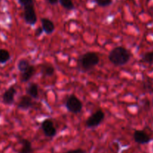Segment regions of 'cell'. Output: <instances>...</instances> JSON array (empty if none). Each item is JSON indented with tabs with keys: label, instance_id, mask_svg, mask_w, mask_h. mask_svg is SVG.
<instances>
[{
	"label": "cell",
	"instance_id": "6da1fadb",
	"mask_svg": "<svg viewBox=\"0 0 153 153\" xmlns=\"http://www.w3.org/2000/svg\"><path fill=\"white\" fill-rule=\"evenodd\" d=\"M131 58V54L123 46H117L110 52L108 59L112 64L117 67H122L128 64Z\"/></svg>",
	"mask_w": 153,
	"mask_h": 153
},
{
	"label": "cell",
	"instance_id": "7a4b0ae2",
	"mask_svg": "<svg viewBox=\"0 0 153 153\" xmlns=\"http://www.w3.org/2000/svg\"><path fill=\"white\" fill-rule=\"evenodd\" d=\"M100 56L96 52H85L78 59V67L82 72L89 71L100 63Z\"/></svg>",
	"mask_w": 153,
	"mask_h": 153
},
{
	"label": "cell",
	"instance_id": "3957f363",
	"mask_svg": "<svg viewBox=\"0 0 153 153\" xmlns=\"http://www.w3.org/2000/svg\"><path fill=\"white\" fill-rule=\"evenodd\" d=\"M66 108L71 113L78 114L82 111L83 105L82 101L78 97L74 95H71L66 101Z\"/></svg>",
	"mask_w": 153,
	"mask_h": 153
},
{
	"label": "cell",
	"instance_id": "277c9868",
	"mask_svg": "<svg viewBox=\"0 0 153 153\" xmlns=\"http://www.w3.org/2000/svg\"><path fill=\"white\" fill-rule=\"evenodd\" d=\"M105 118V113L102 110L99 109L90 116L86 120V126L88 128H96L99 126Z\"/></svg>",
	"mask_w": 153,
	"mask_h": 153
},
{
	"label": "cell",
	"instance_id": "5b68a950",
	"mask_svg": "<svg viewBox=\"0 0 153 153\" xmlns=\"http://www.w3.org/2000/svg\"><path fill=\"white\" fill-rule=\"evenodd\" d=\"M23 18L27 24L31 25H34L37 21V14H36L35 10H34V4L33 5L27 6L23 7Z\"/></svg>",
	"mask_w": 153,
	"mask_h": 153
},
{
	"label": "cell",
	"instance_id": "8992f818",
	"mask_svg": "<svg viewBox=\"0 0 153 153\" xmlns=\"http://www.w3.org/2000/svg\"><path fill=\"white\" fill-rule=\"evenodd\" d=\"M41 128L45 135L48 137H54L56 135L57 130L53 122L50 120H45L42 122Z\"/></svg>",
	"mask_w": 153,
	"mask_h": 153
},
{
	"label": "cell",
	"instance_id": "52a82bcc",
	"mask_svg": "<svg viewBox=\"0 0 153 153\" xmlns=\"http://www.w3.org/2000/svg\"><path fill=\"white\" fill-rule=\"evenodd\" d=\"M133 137L134 141L138 144H146L152 140L150 136L142 130H135Z\"/></svg>",
	"mask_w": 153,
	"mask_h": 153
},
{
	"label": "cell",
	"instance_id": "ba28073f",
	"mask_svg": "<svg viewBox=\"0 0 153 153\" xmlns=\"http://www.w3.org/2000/svg\"><path fill=\"white\" fill-rule=\"evenodd\" d=\"M16 94V90L14 86H10L2 95V102L7 105H10L14 102V97Z\"/></svg>",
	"mask_w": 153,
	"mask_h": 153
},
{
	"label": "cell",
	"instance_id": "9c48e42d",
	"mask_svg": "<svg viewBox=\"0 0 153 153\" xmlns=\"http://www.w3.org/2000/svg\"><path fill=\"white\" fill-rule=\"evenodd\" d=\"M33 105L32 98L28 95L22 96L17 103V108L23 111H27Z\"/></svg>",
	"mask_w": 153,
	"mask_h": 153
},
{
	"label": "cell",
	"instance_id": "30bf717a",
	"mask_svg": "<svg viewBox=\"0 0 153 153\" xmlns=\"http://www.w3.org/2000/svg\"><path fill=\"white\" fill-rule=\"evenodd\" d=\"M40 22H41L42 28H43V31H45V33L47 34H51L54 32L55 29V26L54 22L52 20H50L48 18H41L40 19Z\"/></svg>",
	"mask_w": 153,
	"mask_h": 153
},
{
	"label": "cell",
	"instance_id": "8fae6325",
	"mask_svg": "<svg viewBox=\"0 0 153 153\" xmlns=\"http://www.w3.org/2000/svg\"><path fill=\"white\" fill-rule=\"evenodd\" d=\"M35 73V68L34 66L31 65L25 72L21 73L20 75V81L22 83L28 82L31 79L34 74Z\"/></svg>",
	"mask_w": 153,
	"mask_h": 153
},
{
	"label": "cell",
	"instance_id": "7c38bea8",
	"mask_svg": "<svg viewBox=\"0 0 153 153\" xmlns=\"http://www.w3.org/2000/svg\"><path fill=\"white\" fill-rule=\"evenodd\" d=\"M27 95L31 97V98L37 99L39 97L38 85L35 83H31L26 90Z\"/></svg>",
	"mask_w": 153,
	"mask_h": 153
},
{
	"label": "cell",
	"instance_id": "4fadbf2b",
	"mask_svg": "<svg viewBox=\"0 0 153 153\" xmlns=\"http://www.w3.org/2000/svg\"><path fill=\"white\" fill-rule=\"evenodd\" d=\"M20 143L22 144V147L19 151V153H32L33 148L29 140L27 139H22Z\"/></svg>",
	"mask_w": 153,
	"mask_h": 153
},
{
	"label": "cell",
	"instance_id": "5bb4252c",
	"mask_svg": "<svg viewBox=\"0 0 153 153\" xmlns=\"http://www.w3.org/2000/svg\"><path fill=\"white\" fill-rule=\"evenodd\" d=\"M41 73L43 74V76H53L54 73H55V68L54 67H52L50 64H43L41 65Z\"/></svg>",
	"mask_w": 153,
	"mask_h": 153
},
{
	"label": "cell",
	"instance_id": "9a60e30c",
	"mask_svg": "<svg viewBox=\"0 0 153 153\" xmlns=\"http://www.w3.org/2000/svg\"><path fill=\"white\" fill-rule=\"evenodd\" d=\"M30 66L31 65H30V63L28 60L25 59V58H22V59L18 61L17 68L19 71L20 72V73H22L25 72Z\"/></svg>",
	"mask_w": 153,
	"mask_h": 153
},
{
	"label": "cell",
	"instance_id": "2e32d148",
	"mask_svg": "<svg viewBox=\"0 0 153 153\" xmlns=\"http://www.w3.org/2000/svg\"><path fill=\"white\" fill-rule=\"evenodd\" d=\"M10 52L4 49H0V64H5L10 60Z\"/></svg>",
	"mask_w": 153,
	"mask_h": 153
},
{
	"label": "cell",
	"instance_id": "e0dca14e",
	"mask_svg": "<svg viewBox=\"0 0 153 153\" xmlns=\"http://www.w3.org/2000/svg\"><path fill=\"white\" fill-rule=\"evenodd\" d=\"M59 3L64 8L71 10L75 8V5L72 0H59Z\"/></svg>",
	"mask_w": 153,
	"mask_h": 153
},
{
	"label": "cell",
	"instance_id": "ac0fdd59",
	"mask_svg": "<svg viewBox=\"0 0 153 153\" xmlns=\"http://www.w3.org/2000/svg\"><path fill=\"white\" fill-rule=\"evenodd\" d=\"M142 60L143 62L147 63L149 64H153V51L146 52L142 57Z\"/></svg>",
	"mask_w": 153,
	"mask_h": 153
},
{
	"label": "cell",
	"instance_id": "d6986e66",
	"mask_svg": "<svg viewBox=\"0 0 153 153\" xmlns=\"http://www.w3.org/2000/svg\"><path fill=\"white\" fill-rule=\"evenodd\" d=\"M97 4L100 7H107L111 4L112 0H95Z\"/></svg>",
	"mask_w": 153,
	"mask_h": 153
},
{
	"label": "cell",
	"instance_id": "ffe728a7",
	"mask_svg": "<svg viewBox=\"0 0 153 153\" xmlns=\"http://www.w3.org/2000/svg\"><path fill=\"white\" fill-rule=\"evenodd\" d=\"M18 1L23 7L34 4V0H18Z\"/></svg>",
	"mask_w": 153,
	"mask_h": 153
},
{
	"label": "cell",
	"instance_id": "44dd1931",
	"mask_svg": "<svg viewBox=\"0 0 153 153\" xmlns=\"http://www.w3.org/2000/svg\"><path fill=\"white\" fill-rule=\"evenodd\" d=\"M85 152H85V150L81 149V148H79V149H72V150L67 151V152H65L64 153H85Z\"/></svg>",
	"mask_w": 153,
	"mask_h": 153
},
{
	"label": "cell",
	"instance_id": "7402d4cb",
	"mask_svg": "<svg viewBox=\"0 0 153 153\" xmlns=\"http://www.w3.org/2000/svg\"><path fill=\"white\" fill-rule=\"evenodd\" d=\"M43 31H44L43 28H42V27H39V28H37V29H36L35 32H34V35H35V37H39L40 35H41Z\"/></svg>",
	"mask_w": 153,
	"mask_h": 153
},
{
	"label": "cell",
	"instance_id": "603a6c76",
	"mask_svg": "<svg viewBox=\"0 0 153 153\" xmlns=\"http://www.w3.org/2000/svg\"><path fill=\"white\" fill-rule=\"evenodd\" d=\"M58 1L59 0H46V1L50 4H56L58 2Z\"/></svg>",
	"mask_w": 153,
	"mask_h": 153
},
{
	"label": "cell",
	"instance_id": "cb8c5ba5",
	"mask_svg": "<svg viewBox=\"0 0 153 153\" xmlns=\"http://www.w3.org/2000/svg\"><path fill=\"white\" fill-rule=\"evenodd\" d=\"M1 116V109H0V117Z\"/></svg>",
	"mask_w": 153,
	"mask_h": 153
},
{
	"label": "cell",
	"instance_id": "d4e9b609",
	"mask_svg": "<svg viewBox=\"0 0 153 153\" xmlns=\"http://www.w3.org/2000/svg\"><path fill=\"white\" fill-rule=\"evenodd\" d=\"M152 104H153V99H152Z\"/></svg>",
	"mask_w": 153,
	"mask_h": 153
}]
</instances>
